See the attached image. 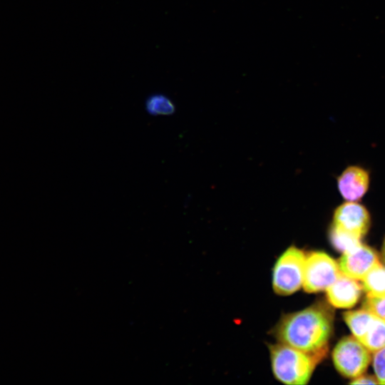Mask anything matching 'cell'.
Here are the masks:
<instances>
[{
	"label": "cell",
	"mask_w": 385,
	"mask_h": 385,
	"mask_svg": "<svg viewBox=\"0 0 385 385\" xmlns=\"http://www.w3.org/2000/svg\"><path fill=\"white\" fill-rule=\"evenodd\" d=\"M333 322L332 309L325 304L317 302L300 311L284 314L271 333L279 343L322 360L327 351Z\"/></svg>",
	"instance_id": "obj_1"
},
{
	"label": "cell",
	"mask_w": 385,
	"mask_h": 385,
	"mask_svg": "<svg viewBox=\"0 0 385 385\" xmlns=\"http://www.w3.org/2000/svg\"><path fill=\"white\" fill-rule=\"evenodd\" d=\"M273 375L287 385H304L309 381L316 365L321 360L290 346L269 344Z\"/></svg>",
	"instance_id": "obj_2"
},
{
	"label": "cell",
	"mask_w": 385,
	"mask_h": 385,
	"mask_svg": "<svg viewBox=\"0 0 385 385\" xmlns=\"http://www.w3.org/2000/svg\"><path fill=\"white\" fill-rule=\"evenodd\" d=\"M306 253L295 245L286 249L277 259L272 269V288L281 296L297 292L303 284Z\"/></svg>",
	"instance_id": "obj_3"
},
{
	"label": "cell",
	"mask_w": 385,
	"mask_h": 385,
	"mask_svg": "<svg viewBox=\"0 0 385 385\" xmlns=\"http://www.w3.org/2000/svg\"><path fill=\"white\" fill-rule=\"evenodd\" d=\"M341 271L338 263L327 253L312 251L306 254L302 287L307 293L326 290Z\"/></svg>",
	"instance_id": "obj_4"
},
{
	"label": "cell",
	"mask_w": 385,
	"mask_h": 385,
	"mask_svg": "<svg viewBox=\"0 0 385 385\" xmlns=\"http://www.w3.org/2000/svg\"><path fill=\"white\" fill-rule=\"evenodd\" d=\"M370 353L359 339L349 336L337 344L332 359L335 368L342 375L354 379L366 370L371 361Z\"/></svg>",
	"instance_id": "obj_5"
},
{
	"label": "cell",
	"mask_w": 385,
	"mask_h": 385,
	"mask_svg": "<svg viewBox=\"0 0 385 385\" xmlns=\"http://www.w3.org/2000/svg\"><path fill=\"white\" fill-rule=\"evenodd\" d=\"M370 225L371 217L367 209L357 201H346L335 209L331 227L361 240Z\"/></svg>",
	"instance_id": "obj_6"
},
{
	"label": "cell",
	"mask_w": 385,
	"mask_h": 385,
	"mask_svg": "<svg viewBox=\"0 0 385 385\" xmlns=\"http://www.w3.org/2000/svg\"><path fill=\"white\" fill-rule=\"evenodd\" d=\"M377 253L371 247L360 243L343 253L338 265L344 274L356 280H361L365 274L378 262Z\"/></svg>",
	"instance_id": "obj_7"
},
{
	"label": "cell",
	"mask_w": 385,
	"mask_h": 385,
	"mask_svg": "<svg viewBox=\"0 0 385 385\" xmlns=\"http://www.w3.org/2000/svg\"><path fill=\"white\" fill-rule=\"evenodd\" d=\"M370 183L369 172L358 165L345 168L337 178V188L346 201H358L366 193Z\"/></svg>",
	"instance_id": "obj_8"
},
{
	"label": "cell",
	"mask_w": 385,
	"mask_h": 385,
	"mask_svg": "<svg viewBox=\"0 0 385 385\" xmlns=\"http://www.w3.org/2000/svg\"><path fill=\"white\" fill-rule=\"evenodd\" d=\"M363 287L356 279L340 273L335 282L328 287L327 298L330 304L338 308H350L359 300Z\"/></svg>",
	"instance_id": "obj_9"
},
{
	"label": "cell",
	"mask_w": 385,
	"mask_h": 385,
	"mask_svg": "<svg viewBox=\"0 0 385 385\" xmlns=\"http://www.w3.org/2000/svg\"><path fill=\"white\" fill-rule=\"evenodd\" d=\"M343 317L354 337L361 342L375 315L362 309L346 312Z\"/></svg>",
	"instance_id": "obj_10"
},
{
	"label": "cell",
	"mask_w": 385,
	"mask_h": 385,
	"mask_svg": "<svg viewBox=\"0 0 385 385\" xmlns=\"http://www.w3.org/2000/svg\"><path fill=\"white\" fill-rule=\"evenodd\" d=\"M361 281L366 294L385 295V266L380 262H378L365 274Z\"/></svg>",
	"instance_id": "obj_11"
},
{
	"label": "cell",
	"mask_w": 385,
	"mask_h": 385,
	"mask_svg": "<svg viewBox=\"0 0 385 385\" xmlns=\"http://www.w3.org/2000/svg\"><path fill=\"white\" fill-rule=\"evenodd\" d=\"M361 342L372 353L385 346V320L375 316Z\"/></svg>",
	"instance_id": "obj_12"
},
{
	"label": "cell",
	"mask_w": 385,
	"mask_h": 385,
	"mask_svg": "<svg viewBox=\"0 0 385 385\" xmlns=\"http://www.w3.org/2000/svg\"><path fill=\"white\" fill-rule=\"evenodd\" d=\"M145 110L152 115H168L175 111L174 103L162 93L150 95L145 101Z\"/></svg>",
	"instance_id": "obj_13"
},
{
	"label": "cell",
	"mask_w": 385,
	"mask_h": 385,
	"mask_svg": "<svg viewBox=\"0 0 385 385\" xmlns=\"http://www.w3.org/2000/svg\"><path fill=\"white\" fill-rule=\"evenodd\" d=\"M329 235L330 242L334 249L342 253L353 249L361 243L360 239L339 232L332 227H330Z\"/></svg>",
	"instance_id": "obj_14"
},
{
	"label": "cell",
	"mask_w": 385,
	"mask_h": 385,
	"mask_svg": "<svg viewBox=\"0 0 385 385\" xmlns=\"http://www.w3.org/2000/svg\"><path fill=\"white\" fill-rule=\"evenodd\" d=\"M362 309L385 320V295L371 296L366 294L362 304Z\"/></svg>",
	"instance_id": "obj_15"
},
{
	"label": "cell",
	"mask_w": 385,
	"mask_h": 385,
	"mask_svg": "<svg viewBox=\"0 0 385 385\" xmlns=\"http://www.w3.org/2000/svg\"><path fill=\"white\" fill-rule=\"evenodd\" d=\"M373 366L379 384H385V346L374 352Z\"/></svg>",
	"instance_id": "obj_16"
},
{
	"label": "cell",
	"mask_w": 385,
	"mask_h": 385,
	"mask_svg": "<svg viewBox=\"0 0 385 385\" xmlns=\"http://www.w3.org/2000/svg\"><path fill=\"white\" fill-rule=\"evenodd\" d=\"M351 384H377L379 381L376 377L370 375H360L350 382Z\"/></svg>",
	"instance_id": "obj_17"
},
{
	"label": "cell",
	"mask_w": 385,
	"mask_h": 385,
	"mask_svg": "<svg viewBox=\"0 0 385 385\" xmlns=\"http://www.w3.org/2000/svg\"><path fill=\"white\" fill-rule=\"evenodd\" d=\"M381 257L384 261L385 262V239L383 242L382 248H381Z\"/></svg>",
	"instance_id": "obj_18"
}]
</instances>
